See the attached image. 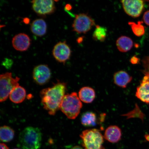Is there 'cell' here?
<instances>
[{"label": "cell", "instance_id": "21", "mask_svg": "<svg viewBox=\"0 0 149 149\" xmlns=\"http://www.w3.org/2000/svg\"><path fill=\"white\" fill-rule=\"evenodd\" d=\"M107 31L106 28L96 25L93 35V39L96 41L104 42L107 36Z\"/></svg>", "mask_w": 149, "mask_h": 149}, {"label": "cell", "instance_id": "11", "mask_svg": "<svg viewBox=\"0 0 149 149\" xmlns=\"http://www.w3.org/2000/svg\"><path fill=\"white\" fill-rule=\"evenodd\" d=\"M12 45L14 48L19 51H27L31 44V40L27 34L20 33L15 36L13 38Z\"/></svg>", "mask_w": 149, "mask_h": 149}, {"label": "cell", "instance_id": "8", "mask_svg": "<svg viewBox=\"0 0 149 149\" xmlns=\"http://www.w3.org/2000/svg\"><path fill=\"white\" fill-rule=\"evenodd\" d=\"M121 2L125 12L133 17H139L144 9V1L141 0H123Z\"/></svg>", "mask_w": 149, "mask_h": 149}, {"label": "cell", "instance_id": "14", "mask_svg": "<svg viewBox=\"0 0 149 149\" xmlns=\"http://www.w3.org/2000/svg\"><path fill=\"white\" fill-rule=\"evenodd\" d=\"M113 79L115 85L122 88H125L132 81V77L127 72L121 70L115 73Z\"/></svg>", "mask_w": 149, "mask_h": 149}, {"label": "cell", "instance_id": "23", "mask_svg": "<svg viewBox=\"0 0 149 149\" xmlns=\"http://www.w3.org/2000/svg\"><path fill=\"white\" fill-rule=\"evenodd\" d=\"M13 64V61L10 59L6 58L3 62L2 64L7 69H9L12 67Z\"/></svg>", "mask_w": 149, "mask_h": 149}, {"label": "cell", "instance_id": "26", "mask_svg": "<svg viewBox=\"0 0 149 149\" xmlns=\"http://www.w3.org/2000/svg\"><path fill=\"white\" fill-rule=\"evenodd\" d=\"M0 148H1V149H9L7 145L3 143H1Z\"/></svg>", "mask_w": 149, "mask_h": 149}, {"label": "cell", "instance_id": "29", "mask_svg": "<svg viewBox=\"0 0 149 149\" xmlns=\"http://www.w3.org/2000/svg\"><path fill=\"white\" fill-rule=\"evenodd\" d=\"M19 149L15 148V149Z\"/></svg>", "mask_w": 149, "mask_h": 149}, {"label": "cell", "instance_id": "9", "mask_svg": "<svg viewBox=\"0 0 149 149\" xmlns=\"http://www.w3.org/2000/svg\"><path fill=\"white\" fill-rule=\"evenodd\" d=\"M72 52L66 41L59 42L54 47L53 55L56 60L64 64L70 59Z\"/></svg>", "mask_w": 149, "mask_h": 149}, {"label": "cell", "instance_id": "22", "mask_svg": "<svg viewBox=\"0 0 149 149\" xmlns=\"http://www.w3.org/2000/svg\"><path fill=\"white\" fill-rule=\"evenodd\" d=\"M143 22L139 21L137 24L133 22H129L128 24L130 26L134 34L138 37L142 36L145 33V28L142 25Z\"/></svg>", "mask_w": 149, "mask_h": 149}, {"label": "cell", "instance_id": "16", "mask_svg": "<svg viewBox=\"0 0 149 149\" xmlns=\"http://www.w3.org/2000/svg\"><path fill=\"white\" fill-rule=\"evenodd\" d=\"M95 92L94 89L89 87H84L80 89L79 97L81 102L86 103L92 102L95 98Z\"/></svg>", "mask_w": 149, "mask_h": 149}, {"label": "cell", "instance_id": "12", "mask_svg": "<svg viewBox=\"0 0 149 149\" xmlns=\"http://www.w3.org/2000/svg\"><path fill=\"white\" fill-rule=\"evenodd\" d=\"M136 96L141 101L149 104V75H146L137 87Z\"/></svg>", "mask_w": 149, "mask_h": 149}, {"label": "cell", "instance_id": "5", "mask_svg": "<svg viewBox=\"0 0 149 149\" xmlns=\"http://www.w3.org/2000/svg\"><path fill=\"white\" fill-rule=\"evenodd\" d=\"M18 77L13 78L10 72H6L0 76V101L6 100L13 90L19 86Z\"/></svg>", "mask_w": 149, "mask_h": 149}, {"label": "cell", "instance_id": "1", "mask_svg": "<svg viewBox=\"0 0 149 149\" xmlns=\"http://www.w3.org/2000/svg\"><path fill=\"white\" fill-rule=\"evenodd\" d=\"M67 90L66 83L58 81L53 86L42 89L40 95L44 109L51 115L60 109Z\"/></svg>", "mask_w": 149, "mask_h": 149}, {"label": "cell", "instance_id": "15", "mask_svg": "<svg viewBox=\"0 0 149 149\" xmlns=\"http://www.w3.org/2000/svg\"><path fill=\"white\" fill-rule=\"evenodd\" d=\"M47 26L45 21L42 19H37L33 21L31 25V30L33 34L37 36H44L47 32Z\"/></svg>", "mask_w": 149, "mask_h": 149}, {"label": "cell", "instance_id": "2", "mask_svg": "<svg viewBox=\"0 0 149 149\" xmlns=\"http://www.w3.org/2000/svg\"><path fill=\"white\" fill-rule=\"evenodd\" d=\"M42 133L37 127L24 128L19 136V146L23 149H38L41 145Z\"/></svg>", "mask_w": 149, "mask_h": 149}, {"label": "cell", "instance_id": "27", "mask_svg": "<svg viewBox=\"0 0 149 149\" xmlns=\"http://www.w3.org/2000/svg\"><path fill=\"white\" fill-rule=\"evenodd\" d=\"M70 149H83L82 148H81V147H80L79 146H75L73 147V148H72Z\"/></svg>", "mask_w": 149, "mask_h": 149}, {"label": "cell", "instance_id": "24", "mask_svg": "<svg viewBox=\"0 0 149 149\" xmlns=\"http://www.w3.org/2000/svg\"><path fill=\"white\" fill-rule=\"evenodd\" d=\"M143 20L145 23L149 26V10L145 13L143 16Z\"/></svg>", "mask_w": 149, "mask_h": 149}, {"label": "cell", "instance_id": "13", "mask_svg": "<svg viewBox=\"0 0 149 149\" xmlns=\"http://www.w3.org/2000/svg\"><path fill=\"white\" fill-rule=\"evenodd\" d=\"M122 135L120 127L116 125H111L106 129L104 137L110 142L116 143L120 140Z\"/></svg>", "mask_w": 149, "mask_h": 149}, {"label": "cell", "instance_id": "4", "mask_svg": "<svg viewBox=\"0 0 149 149\" xmlns=\"http://www.w3.org/2000/svg\"><path fill=\"white\" fill-rule=\"evenodd\" d=\"M84 149H105L102 145L104 136L96 129L84 130L80 135Z\"/></svg>", "mask_w": 149, "mask_h": 149}, {"label": "cell", "instance_id": "28", "mask_svg": "<svg viewBox=\"0 0 149 149\" xmlns=\"http://www.w3.org/2000/svg\"><path fill=\"white\" fill-rule=\"evenodd\" d=\"M146 139L147 140L149 141V136H146Z\"/></svg>", "mask_w": 149, "mask_h": 149}, {"label": "cell", "instance_id": "20", "mask_svg": "<svg viewBox=\"0 0 149 149\" xmlns=\"http://www.w3.org/2000/svg\"><path fill=\"white\" fill-rule=\"evenodd\" d=\"M15 132L9 126H3L0 128L1 141L4 142H8L13 139Z\"/></svg>", "mask_w": 149, "mask_h": 149}, {"label": "cell", "instance_id": "17", "mask_svg": "<svg viewBox=\"0 0 149 149\" xmlns=\"http://www.w3.org/2000/svg\"><path fill=\"white\" fill-rule=\"evenodd\" d=\"M133 42L132 39L128 37L122 36L117 39L116 45L119 51L125 53L130 51L133 47Z\"/></svg>", "mask_w": 149, "mask_h": 149}, {"label": "cell", "instance_id": "25", "mask_svg": "<svg viewBox=\"0 0 149 149\" xmlns=\"http://www.w3.org/2000/svg\"><path fill=\"white\" fill-rule=\"evenodd\" d=\"M130 61L132 64H137L139 63V60L137 57H136L135 56H134L130 59Z\"/></svg>", "mask_w": 149, "mask_h": 149}, {"label": "cell", "instance_id": "19", "mask_svg": "<svg viewBox=\"0 0 149 149\" xmlns=\"http://www.w3.org/2000/svg\"><path fill=\"white\" fill-rule=\"evenodd\" d=\"M81 121L82 124L84 126H95L97 123L96 115L93 112H86L82 116Z\"/></svg>", "mask_w": 149, "mask_h": 149}, {"label": "cell", "instance_id": "18", "mask_svg": "<svg viewBox=\"0 0 149 149\" xmlns=\"http://www.w3.org/2000/svg\"><path fill=\"white\" fill-rule=\"evenodd\" d=\"M26 96V91L25 88L18 86L15 88L9 95V98L11 101L15 103H21L25 100Z\"/></svg>", "mask_w": 149, "mask_h": 149}, {"label": "cell", "instance_id": "7", "mask_svg": "<svg viewBox=\"0 0 149 149\" xmlns=\"http://www.w3.org/2000/svg\"><path fill=\"white\" fill-rule=\"evenodd\" d=\"M33 11L39 16H46L53 13L56 7L55 1L52 0H35L31 1Z\"/></svg>", "mask_w": 149, "mask_h": 149}, {"label": "cell", "instance_id": "3", "mask_svg": "<svg viewBox=\"0 0 149 149\" xmlns=\"http://www.w3.org/2000/svg\"><path fill=\"white\" fill-rule=\"evenodd\" d=\"M82 106L77 93L73 92L65 95L61 102L60 109L68 118L74 120L79 114Z\"/></svg>", "mask_w": 149, "mask_h": 149}, {"label": "cell", "instance_id": "10", "mask_svg": "<svg viewBox=\"0 0 149 149\" xmlns=\"http://www.w3.org/2000/svg\"><path fill=\"white\" fill-rule=\"evenodd\" d=\"M51 76V70L47 65H38L33 69V79L38 85L45 84L49 81Z\"/></svg>", "mask_w": 149, "mask_h": 149}, {"label": "cell", "instance_id": "6", "mask_svg": "<svg viewBox=\"0 0 149 149\" xmlns=\"http://www.w3.org/2000/svg\"><path fill=\"white\" fill-rule=\"evenodd\" d=\"M95 25L93 19L85 14L76 15L72 27L73 31L79 33H85Z\"/></svg>", "mask_w": 149, "mask_h": 149}]
</instances>
